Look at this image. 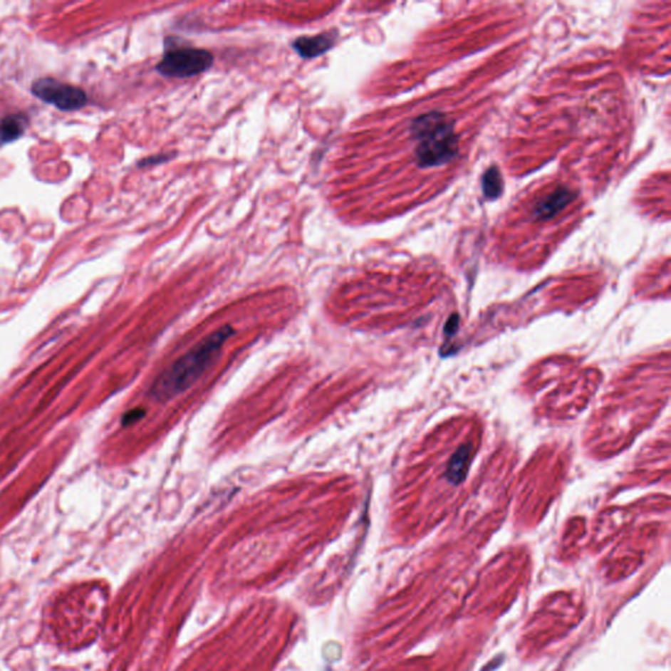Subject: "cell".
Returning <instances> with one entry per match:
<instances>
[{
    "instance_id": "1",
    "label": "cell",
    "mask_w": 671,
    "mask_h": 671,
    "mask_svg": "<svg viewBox=\"0 0 671 671\" xmlns=\"http://www.w3.org/2000/svg\"><path fill=\"white\" fill-rule=\"evenodd\" d=\"M232 335V328L223 327L207 336L157 378L150 395L155 400L165 401L188 390L213 365Z\"/></svg>"
},
{
    "instance_id": "2",
    "label": "cell",
    "mask_w": 671,
    "mask_h": 671,
    "mask_svg": "<svg viewBox=\"0 0 671 671\" xmlns=\"http://www.w3.org/2000/svg\"><path fill=\"white\" fill-rule=\"evenodd\" d=\"M410 134L416 142V163L421 168L441 167L458 155V135L447 115L432 112L420 115L413 120Z\"/></svg>"
},
{
    "instance_id": "3",
    "label": "cell",
    "mask_w": 671,
    "mask_h": 671,
    "mask_svg": "<svg viewBox=\"0 0 671 671\" xmlns=\"http://www.w3.org/2000/svg\"><path fill=\"white\" fill-rule=\"evenodd\" d=\"M214 65V56L206 49L193 46H175L165 50L156 66L157 73L167 78L187 79L209 71Z\"/></svg>"
},
{
    "instance_id": "4",
    "label": "cell",
    "mask_w": 671,
    "mask_h": 671,
    "mask_svg": "<svg viewBox=\"0 0 671 671\" xmlns=\"http://www.w3.org/2000/svg\"><path fill=\"white\" fill-rule=\"evenodd\" d=\"M32 90L37 98L65 112L78 110L87 104V95L82 88L58 82L53 78L38 79L33 84Z\"/></svg>"
},
{
    "instance_id": "5",
    "label": "cell",
    "mask_w": 671,
    "mask_h": 671,
    "mask_svg": "<svg viewBox=\"0 0 671 671\" xmlns=\"http://www.w3.org/2000/svg\"><path fill=\"white\" fill-rule=\"evenodd\" d=\"M338 41V32L329 31V32L320 33L315 36H303L293 42V49L298 53L299 57L303 59H313V58L324 56L327 51L335 48Z\"/></svg>"
},
{
    "instance_id": "6",
    "label": "cell",
    "mask_w": 671,
    "mask_h": 671,
    "mask_svg": "<svg viewBox=\"0 0 671 671\" xmlns=\"http://www.w3.org/2000/svg\"><path fill=\"white\" fill-rule=\"evenodd\" d=\"M573 198V193H571L568 189H556L535 206L534 217L539 221H548L551 218L556 217L565 206L569 205Z\"/></svg>"
},
{
    "instance_id": "7",
    "label": "cell",
    "mask_w": 671,
    "mask_h": 671,
    "mask_svg": "<svg viewBox=\"0 0 671 671\" xmlns=\"http://www.w3.org/2000/svg\"><path fill=\"white\" fill-rule=\"evenodd\" d=\"M471 463V446H462L452 457H451L449 468H447V477L454 484L462 483L468 472V467Z\"/></svg>"
},
{
    "instance_id": "8",
    "label": "cell",
    "mask_w": 671,
    "mask_h": 671,
    "mask_svg": "<svg viewBox=\"0 0 671 671\" xmlns=\"http://www.w3.org/2000/svg\"><path fill=\"white\" fill-rule=\"evenodd\" d=\"M26 128V120L23 115H9L0 123V142L9 143L20 138Z\"/></svg>"
},
{
    "instance_id": "9",
    "label": "cell",
    "mask_w": 671,
    "mask_h": 671,
    "mask_svg": "<svg viewBox=\"0 0 671 671\" xmlns=\"http://www.w3.org/2000/svg\"><path fill=\"white\" fill-rule=\"evenodd\" d=\"M484 194L488 198H497L502 193V177L496 167L488 170L483 177Z\"/></svg>"
},
{
    "instance_id": "10",
    "label": "cell",
    "mask_w": 671,
    "mask_h": 671,
    "mask_svg": "<svg viewBox=\"0 0 671 671\" xmlns=\"http://www.w3.org/2000/svg\"><path fill=\"white\" fill-rule=\"evenodd\" d=\"M176 156V152H164V154H159V155L150 156L147 159L142 160L140 163V167H150V165H157V164L167 163V162H171L172 159H175Z\"/></svg>"
}]
</instances>
